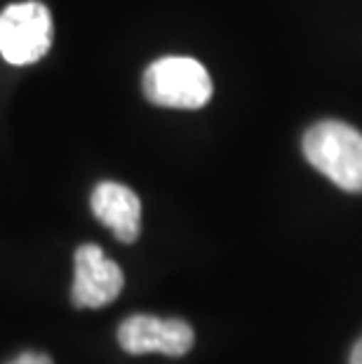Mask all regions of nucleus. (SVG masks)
Listing matches in <instances>:
<instances>
[{"label": "nucleus", "mask_w": 362, "mask_h": 364, "mask_svg": "<svg viewBox=\"0 0 362 364\" xmlns=\"http://www.w3.org/2000/svg\"><path fill=\"white\" fill-rule=\"evenodd\" d=\"M304 156L336 188L362 193V132L341 120H322L304 134Z\"/></svg>", "instance_id": "1"}, {"label": "nucleus", "mask_w": 362, "mask_h": 364, "mask_svg": "<svg viewBox=\"0 0 362 364\" xmlns=\"http://www.w3.org/2000/svg\"><path fill=\"white\" fill-rule=\"evenodd\" d=\"M212 78L191 57H163L146 68L144 97L163 108L196 111L212 99Z\"/></svg>", "instance_id": "2"}, {"label": "nucleus", "mask_w": 362, "mask_h": 364, "mask_svg": "<svg viewBox=\"0 0 362 364\" xmlns=\"http://www.w3.org/2000/svg\"><path fill=\"white\" fill-rule=\"evenodd\" d=\"M52 14L43 3L28 0L0 14V54L14 66L41 61L52 48Z\"/></svg>", "instance_id": "3"}, {"label": "nucleus", "mask_w": 362, "mask_h": 364, "mask_svg": "<svg viewBox=\"0 0 362 364\" xmlns=\"http://www.w3.org/2000/svg\"><path fill=\"white\" fill-rule=\"evenodd\" d=\"M118 343L129 355L160 353L167 358H183L196 343V334L188 322L176 317L132 315L118 327Z\"/></svg>", "instance_id": "4"}, {"label": "nucleus", "mask_w": 362, "mask_h": 364, "mask_svg": "<svg viewBox=\"0 0 362 364\" xmlns=\"http://www.w3.org/2000/svg\"><path fill=\"white\" fill-rule=\"evenodd\" d=\"M125 275L99 245H80L75 252L71 301L75 308H104L120 296Z\"/></svg>", "instance_id": "5"}, {"label": "nucleus", "mask_w": 362, "mask_h": 364, "mask_svg": "<svg viewBox=\"0 0 362 364\" xmlns=\"http://www.w3.org/2000/svg\"><path fill=\"white\" fill-rule=\"evenodd\" d=\"M92 214L104 223L120 242H137L142 233V200L118 181H102L90 198Z\"/></svg>", "instance_id": "6"}, {"label": "nucleus", "mask_w": 362, "mask_h": 364, "mask_svg": "<svg viewBox=\"0 0 362 364\" xmlns=\"http://www.w3.org/2000/svg\"><path fill=\"white\" fill-rule=\"evenodd\" d=\"M7 364H52V358L50 355H43V353H21Z\"/></svg>", "instance_id": "7"}, {"label": "nucleus", "mask_w": 362, "mask_h": 364, "mask_svg": "<svg viewBox=\"0 0 362 364\" xmlns=\"http://www.w3.org/2000/svg\"><path fill=\"white\" fill-rule=\"evenodd\" d=\"M348 364H362V336L356 341V346H353L351 358H348Z\"/></svg>", "instance_id": "8"}]
</instances>
